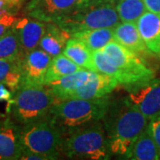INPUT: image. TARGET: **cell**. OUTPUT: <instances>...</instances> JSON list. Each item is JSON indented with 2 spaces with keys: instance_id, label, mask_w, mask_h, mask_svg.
Listing matches in <instances>:
<instances>
[{
  "instance_id": "1",
  "label": "cell",
  "mask_w": 160,
  "mask_h": 160,
  "mask_svg": "<svg viewBox=\"0 0 160 160\" xmlns=\"http://www.w3.org/2000/svg\"><path fill=\"white\" fill-rule=\"evenodd\" d=\"M102 121L112 155L124 159L149 122L127 97L110 98L109 107Z\"/></svg>"
},
{
  "instance_id": "2",
  "label": "cell",
  "mask_w": 160,
  "mask_h": 160,
  "mask_svg": "<svg viewBox=\"0 0 160 160\" xmlns=\"http://www.w3.org/2000/svg\"><path fill=\"white\" fill-rule=\"evenodd\" d=\"M110 98L108 95L91 100L78 98L57 100L49 118L65 139L76 132L102 121Z\"/></svg>"
},
{
  "instance_id": "3",
  "label": "cell",
  "mask_w": 160,
  "mask_h": 160,
  "mask_svg": "<svg viewBox=\"0 0 160 160\" xmlns=\"http://www.w3.org/2000/svg\"><path fill=\"white\" fill-rule=\"evenodd\" d=\"M120 23L114 0H84L57 24L68 33L115 28Z\"/></svg>"
},
{
  "instance_id": "4",
  "label": "cell",
  "mask_w": 160,
  "mask_h": 160,
  "mask_svg": "<svg viewBox=\"0 0 160 160\" xmlns=\"http://www.w3.org/2000/svg\"><path fill=\"white\" fill-rule=\"evenodd\" d=\"M56 102L48 86H21L13 94L10 116L21 126L46 119Z\"/></svg>"
},
{
  "instance_id": "5",
  "label": "cell",
  "mask_w": 160,
  "mask_h": 160,
  "mask_svg": "<svg viewBox=\"0 0 160 160\" xmlns=\"http://www.w3.org/2000/svg\"><path fill=\"white\" fill-rule=\"evenodd\" d=\"M63 154L71 159H110L113 155L102 121L85 127L65 138Z\"/></svg>"
},
{
  "instance_id": "6",
  "label": "cell",
  "mask_w": 160,
  "mask_h": 160,
  "mask_svg": "<svg viewBox=\"0 0 160 160\" xmlns=\"http://www.w3.org/2000/svg\"><path fill=\"white\" fill-rule=\"evenodd\" d=\"M112 63L110 76L126 89L154 78V73L136 53L112 40L102 49Z\"/></svg>"
},
{
  "instance_id": "7",
  "label": "cell",
  "mask_w": 160,
  "mask_h": 160,
  "mask_svg": "<svg viewBox=\"0 0 160 160\" xmlns=\"http://www.w3.org/2000/svg\"><path fill=\"white\" fill-rule=\"evenodd\" d=\"M21 140L23 149L44 155L48 160L63 155L64 139L50 118L21 126Z\"/></svg>"
},
{
  "instance_id": "8",
  "label": "cell",
  "mask_w": 160,
  "mask_h": 160,
  "mask_svg": "<svg viewBox=\"0 0 160 160\" xmlns=\"http://www.w3.org/2000/svg\"><path fill=\"white\" fill-rule=\"evenodd\" d=\"M126 90V97L148 119L160 115V78H153Z\"/></svg>"
},
{
  "instance_id": "9",
  "label": "cell",
  "mask_w": 160,
  "mask_h": 160,
  "mask_svg": "<svg viewBox=\"0 0 160 160\" xmlns=\"http://www.w3.org/2000/svg\"><path fill=\"white\" fill-rule=\"evenodd\" d=\"M84 0H29L24 12L44 22L57 23Z\"/></svg>"
},
{
  "instance_id": "10",
  "label": "cell",
  "mask_w": 160,
  "mask_h": 160,
  "mask_svg": "<svg viewBox=\"0 0 160 160\" xmlns=\"http://www.w3.org/2000/svg\"><path fill=\"white\" fill-rule=\"evenodd\" d=\"M52 58L39 47L24 53L22 59L20 86H44Z\"/></svg>"
},
{
  "instance_id": "11",
  "label": "cell",
  "mask_w": 160,
  "mask_h": 160,
  "mask_svg": "<svg viewBox=\"0 0 160 160\" xmlns=\"http://www.w3.org/2000/svg\"><path fill=\"white\" fill-rule=\"evenodd\" d=\"M21 125L8 116L0 119V160H17L22 153Z\"/></svg>"
},
{
  "instance_id": "12",
  "label": "cell",
  "mask_w": 160,
  "mask_h": 160,
  "mask_svg": "<svg viewBox=\"0 0 160 160\" xmlns=\"http://www.w3.org/2000/svg\"><path fill=\"white\" fill-rule=\"evenodd\" d=\"M22 53L39 47L41 38L45 34L46 23L31 17L19 18L14 23Z\"/></svg>"
},
{
  "instance_id": "13",
  "label": "cell",
  "mask_w": 160,
  "mask_h": 160,
  "mask_svg": "<svg viewBox=\"0 0 160 160\" xmlns=\"http://www.w3.org/2000/svg\"><path fill=\"white\" fill-rule=\"evenodd\" d=\"M118 85V80L113 77L101 72H94L91 79L73 92L69 98L91 100L105 97L109 95Z\"/></svg>"
},
{
  "instance_id": "14",
  "label": "cell",
  "mask_w": 160,
  "mask_h": 160,
  "mask_svg": "<svg viewBox=\"0 0 160 160\" xmlns=\"http://www.w3.org/2000/svg\"><path fill=\"white\" fill-rule=\"evenodd\" d=\"M136 25L149 52L160 54L159 14L147 10L139 18Z\"/></svg>"
},
{
  "instance_id": "15",
  "label": "cell",
  "mask_w": 160,
  "mask_h": 160,
  "mask_svg": "<svg viewBox=\"0 0 160 160\" xmlns=\"http://www.w3.org/2000/svg\"><path fill=\"white\" fill-rule=\"evenodd\" d=\"M94 72L96 71L82 69L52 82L48 86L51 88L57 100H65L68 99L78 88L91 79Z\"/></svg>"
},
{
  "instance_id": "16",
  "label": "cell",
  "mask_w": 160,
  "mask_h": 160,
  "mask_svg": "<svg viewBox=\"0 0 160 160\" xmlns=\"http://www.w3.org/2000/svg\"><path fill=\"white\" fill-rule=\"evenodd\" d=\"M114 40L137 55L149 51L136 23L120 22L114 28Z\"/></svg>"
},
{
  "instance_id": "17",
  "label": "cell",
  "mask_w": 160,
  "mask_h": 160,
  "mask_svg": "<svg viewBox=\"0 0 160 160\" xmlns=\"http://www.w3.org/2000/svg\"><path fill=\"white\" fill-rule=\"evenodd\" d=\"M70 38V34L62 29L57 23L47 22L45 34L40 40L39 48L52 57H55L62 53Z\"/></svg>"
},
{
  "instance_id": "18",
  "label": "cell",
  "mask_w": 160,
  "mask_h": 160,
  "mask_svg": "<svg viewBox=\"0 0 160 160\" xmlns=\"http://www.w3.org/2000/svg\"><path fill=\"white\" fill-rule=\"evenodd\" d=\"M126 159L132 160H159L160 153L152 137L149 127L139 135L132 145Z\"/></svg>"
},
{
  "instance_id": "19",
  "label": "cell",
  "mask_w": 160,
  "mask_h": 160,
  "mask_svg": "<svg viewBox=\"0 0 160 160\" xmlns=\"http://www.w3.org/2000/svg\"><path fill=\"white\" fill-rule=\"evenodd\" d=\"M62 53L81 68L97 72L92 52L79 39L71 37L68 40Z\"/></svg>"
},
{
  "instance_id": "20",
  "label": "cell",
  "mask_w": 160,
  "mask_h": 160,
  "mask_svg": "<svg viewBox=\"0 0 160 160\" xmlns=\"http://www.w3.org/2000/svg\"><path fill=\"white\" fill-rule=\"evenodd\" d=\"M71 37L82 41L89 50L93 52L102 50L110 41L114 40V28L84 30L76 32L71 35Z\"/></svg>"
},
{
  "instance_id": "21",
  "label": "cell",
  "mask_w": 160,
  "mask_h": 160,
  "mask_svg": "<svg viewBox=\"0 0 160 160\" xmlns=\"http://www.w3.org/2000/svg\"><path fill=\"white\" fill-rule=\"evenodd\" d=\"M22 56L0 59V83L5 84L13 94L21 85Z\"/></svg>"
},
{
  "instance_id": "22",
  "label": "cell",
  "mask_w": 160,
  "mask_h": 160,
  "mask_svg": "<svg viewBox=\"0 0 160 160\" xmlns=\"http://www.w3.org/2000/svg\"><path fill=\"white\" fill-rule=\"evenodd\" d=\"M82 69L83 68L73 62L63 53H61L55 57L52 58L51 62L46 72L45 85L48 86L52 82Z\"/></svg>"
},
{
  "instance_id": "23",
  "label": "cell",
  "mask_w": 160,
  "mask_h": 160,
  "mask_svg": "<svg viewBox=\"0 0 160 160\" xmlns=\"http://www.w3.org/2000/svg\"><path fill=\"white\" fill-rule=\"evenodd\" d=\"M114 4L121 22L136 23L147 11L143 0H114Z\"/></svg>"
},
{
  "instance_id": "24",
  "label": "cell",
  "mask_w": 160,
  "mask_h": 160,
  "mask_svg": "<svg viewBox=\"0 0 160 160\" xmlns=\"http://www.w3.org/2000/svg\"><path fill=\"white\" fill-rule=\"evenodd\" d=\"M16 30L12 27L0 37V59L22 56Z\"/></svg>"
},
{
  "instance_id": "25",
  "label": "cell",
  "mask_w": 160,
  "mask_h": 160,
  "mask_svg": "<svg viewBox=\"0 0 160 160\" xmlns=\"http://www.w3.org/2000/svg\"><path fill=\"white\" fill-rule=\"evenodd\" d=\"M13 101V92L7 86L0 83V119L10 116Z\"/></svg>"
},
{
  "instance_id": "26",
  "label": "cell",
  "mask_w": 160,
  "mask_h": 160,
  "mask_svg": "<svg viewBox=\"0 0 160 160\" xmlns=\"http://www.w3.org/2000/svg\"><path fill=\"white\" fill-rule=\"evenodd\" d=\"M21 7L22 6L14 0H0V16L6 14L16 15Z\"/></svg>"
},
{
  "instance_id": "27",
  "label": "cell",
  "mask_w": 160,
  "mask_h": 160,
  "mask_svg": "<svg viewBox=\"0 0 160 160\" xmlns=\"http://www.w3.org/2000/svg\"><path fill=\"white\" fill-rule=\"evenodd\" d=\"M148 127L160 153V115L149 120Z\"/></svg>"
},
{
  "instance_id": "28",
  "label": "cell",
  "mask_w": 160,
  "mask_h": 160,
  "mask_svg": "<svg viewBox=\"0 0 160 160\" xmlns=\"http://www.w3.org/2000/svg\"><path fill=\"white\" fill-rule=\"evenodd\" d=\"M18 19L19 18L16 17L15 15L11 14L0 16V37H2L11 28H12Z\"/></svg>"
},
{
  "instance_id": "29",
  "label": "cell",
  "mask_w": 160,
  "mask_h": 160,
  "mask_svg": "<svg viewBox=\"0 0 160 160\" xmlns=\"http://www.w3.org/2000/svg\"><path fill=\"white\" fill-rule=\"evenodd\" d=\"M22 160H48V158L44 155L38 154L37 152H33L28 149H22V153L21 156Z\"/></svg>"
},
{
  "instance_id": "30",
  "label": "cell",
  "mask_w": 160,
  "mask_h": 160,
  "mask_svg": "<svg viewBox=\"0 0 160 160\" xmlns=\"http://www.w3.org/2000/svg\"><path fill=\"white\" fill-rule=\"evenodd\" d=\"M148 11L160 15V0H143Z\"/></svg>"
},
{
  "instance_id": "31",
  "label": "cell",
  "mask_w": 160,
  "mask_h": 160,
  "mask_svg": "<svg viewBox=\"0 0 160 160\" xmlns=\"http://www.w3.org/2000/svg\"><path fill=\"white\" fill-rule=\"evenodd\" d=\"M15 2H17L18 4H20L21 6H22L23 5V3L25 2V0H14Z\"/></svg>"
}]
</instances>
